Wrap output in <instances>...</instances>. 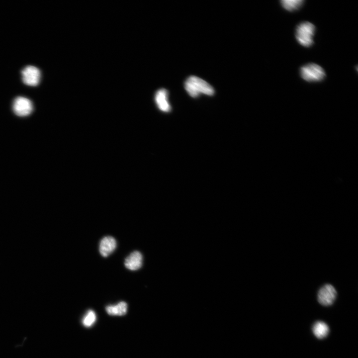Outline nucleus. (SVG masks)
Returning <instances> with one entry per match:
<instances>
[{
	"label": "nucleus",
	"instance_id": "nucleus-1",
	"mask_svg": "<svg viewBox=\"0 0 358 358\" xmlns=\"http://www.w3.org/2000/svg\"><path fill=\"white\" fill-rule=\"evenodd\" d=\"M184 89L192 97H197L201 94L211 96L214 94L213 88L205 81L195 76H191L184 82Z\"/></svg>",
	"mask_w": 358,
	"mask_h": 358
},
{
	"label": "nucleus",
	"instance_id": "nucleus-2",
	"mask_svg": "<svg viewBox=\"0 0 358 358\" xmlns=\"http://www.w3.org/2000/svg\"><path fill=\"white\" fill-rule=\"evenodd\" d=\"M315 26L308 21L300 23L296 27L295 37L298 42L305 47H310L314 43Z\"/></svg>",
	"mask_w": 358,
	"mask_h": 358
},
{
	"label": "nucleus",
	"instance_id": "nucleus-3",
	"mask_svg": "<svg viewBox=\"0 0 358 358\" xmlns=\"http://www.w3.org/2000/svg\"><path fill=\"white\" fill-rule=\"evenodd\" d=\"M300 74L304 80L309 82L321 81L326 76L323 68L315 63H309L302 66L300 68Z\"/></svg>",
	"mask_w": 358,
	"mask_h": 358
},
{
	"label": "nucleus",
	"instance_id": "nucleus-4",
	"mask_svg": "<svg viewBox=\"0 0 358 358\" xmlns=\"http://www.w3.org/2000/svg\"><path fill=\"white\" fill-rule=\"evenodd\" d=\"M336 296L337 291L335 287L330 284H326L319 289L317 298L322 305L328 306L334 303Z\"/></svg>",
	"mask_w": 358,
	"mask_h": 358
},
{
	"label": "nucleus",
	"instance_id": "nucleus-5",
	"mask_svg": "<svg viewBox=\"0 0 358 358\" xmlns=\"http://www.w3.org/2000/svg\"><path fill=\"white\" fill-rule=\"evenodd\" d=\"M33 109L32 102L28 98L18 96L13 101V110L18 116H24L31 113Z\"/></svg>",
	"mask_w": 358,
	"mask_h": 358
},
{
	"label": "nucleus",
	"instance_id": "nucleus-6",
	"mask_svg": "<svg viewBox=\"0 0 358 358\" xmlns=\"http://www.w3.org/2000/svg\"><path fill=\"white\" fill-rule=\"evenodd\" d=\"M23 83L30 86H37L40 81V72L36 67L28 66L21 71Z\"/></svg>",
	"mask_w": 358,
	"mask_h": 358
},
{
	"label": "nucleus",
	"instance_id": "nucleus-7",
	"mask_svg": "<svg viewBox=\"0 0 358 358\" xmlns=\"http://www.w3.org/2000/svg\"><path fill=\"white\" fill-rule=\"evenodd\" d=\"M156 103L162 111L168 112L171 110V106L168 100V92L165 89L157 91L155 96Z\"/></svg>",
	"mask_w": 358,
	"mask_h": 358
},
{
	"label": "nucleus",
	"instance_id": "nucleus-8",
	"mask_svg": "<svg viewBox=\"0 0 358 358\" xmlns=\"http://www.w3.org/2000/svg\"><path fill=\"white\" fill-rule=\"evenodd\" d=\"M142 254L138 251H135L130 254L125 259L124 265L127 268L130 270H136L142 267Z\"/></svg>",
	"mask_w": 358,
	"mask_h": 358
},
{
	"label": "nucleus",
	"instance_id": "nucleus-9",
	"mask_svg": "<svg viewBox=\"0 0 358 358\" xmlns=\"http://www.w3.org/2000/svg\"><path fill=\"white\" fill-rule=\"evenodd\" d=\"M116 247L115 239L110 236H105L100 240L99 247V253L102 256L106 257L114 251Z\"/></svg>",
	"mask_w": 358,
	"mask_h": 358
},
{
	"label": "nucleus",
	"instance_id": "nucleus-10",
	"mask_svg": "<svg viewBox=\"0 0 358 358\" xmlns=\"http://www.w3.org/2000/svg\"><path fill=\"white\" fill-rule=\"evenodd\" d=\"M312 332L314 336L318 339H322L326 338L329 333L328 325L322 321L315 322L312 326Z\"/></svg>",
	"mask_w": 358,
	"mask_h": 358
},
{
	"label": "nucleus",
	"instance_id": "nucleus-11",
	"mask_svg": "<svg viewBox=\"0 0 358 358\" xmlns=\"http://www.w3.org/2000/svg\"><path fill=\"white\" fill-rule=\"evenodd\" d=\"M107 313L111 315H123L127 310V304L124 301H121L116 305H108L105 308Z\"/></svg>",
	"mask_w": 358,
	"mask_h": 358
},
{
	"label": "nucleus",
	"instance_id": "nucleus-12",
	"mask_svg": "<svg viewBox=\"0 0 358 358\" xmlns=\"http://www.w3.org/2000/svg\"><path fill=\"white\" fill-rule=\"evenodd\" d=\"M304 1L302 0H282L280 3L282 7L289 11L297 10L302 5Z\"/></svg>",
	"mask_w": 358,
	"mask_h": 358
},
{
	"label": "nucleus",
	"instance_id": "nucleus-13",
	"mask_svg": "<svg viewBox=\"0 0 358 358\" xmlns=\"http://www.w3.org/2000/svg\"><path fill=\"white\" fill-rule=\"evenodd\" d=\"M95 319V313L92 310H90L84 317L83 323L86 327H90L94 323Z\"/></svg>",
	"mask_w": 358,
	"mask_h": 358
}]
</instances>
